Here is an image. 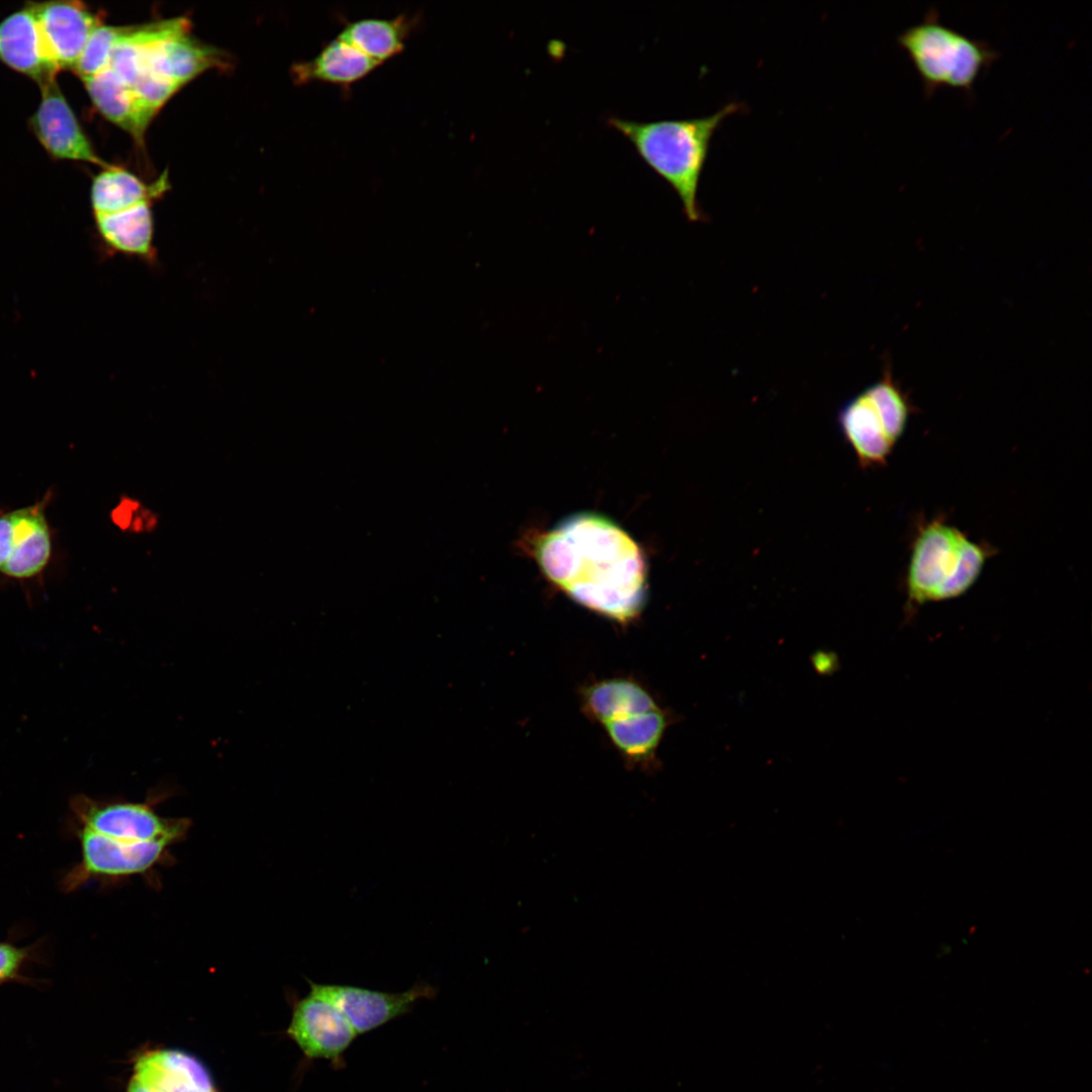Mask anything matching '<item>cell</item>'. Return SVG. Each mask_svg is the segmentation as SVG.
Instances as JSON below:
<instances>
[{
    "instance_id": "e0dca14e",
    "label": "cell",
    "mask_w": 1092,
    "mask_h": 1092,
    "mask_svg": "<svg viewBox=\"0 0 1092 1092\" xmlns=\"http://www.w3.org/2000/svg\"><path fill=\"white\" fill-rule=\"evenodd\" d=\"M216 49L190 36L189 31L157 42L150 51L148 71L181 88L203 72L224 64Z\"/></svg>"
},
{
    "instance_id": "6da1fadb",
    "label": "cell",
    "mask_w": 1092,
    "mask_h": 1092,
    "mask_svg": "<svg viewBox=\"0 0 1092 1092\" xmlns=\"http://www.w3.org/2000/svg\"><path fill=\"white\" fill-rule=\"evenodd\" d=\"M534 552L545 576L578 605L620 624L641 614L647 599L646 559L611 519L573 514L542 534Z\"/></svg>"
},
{
    "instance_id": "ffe728a7",
    "label": "cell",
    "mask_w": 1092,
    "mask_h": 1092,
    "mask_svg": "<svg viewBox=\"0 0 1092 1092\" xmlns=\"http://www.w3.org/2000/svg\"><path fill=\"white\" fill-rule=\"evenodd\" d=\"M415 17L361 18L347 22L337 37L380 65L399 55L416 24Z\"/></svg>"
},
{
    "instance_id": "3957f363",
    "label": "cell",
    "mask_w": 1092,
    "mask_h": 1092,
    "mask_svg": "<svg viewBox=\"0 0 1092 1092\" xmlns=\"http://www.w3.org/2000/svg\"><path fill=\"white\" fill-rule=\"evenodd\" d=\"M582 711L605 731L632 766L654 764L670 718L636 679L609 677L581 691Z\"/></svg>"
},
{
    "instance_id": "30bf717a",
    "label": "cell",
    "mask_w": 1092,
    "mask_h": 1092,
    "mask_svg": "<svg viewBox=\"0 0 1092 1092\" xmlns=\"http://www.w3.org/2000/svg\"><path fill=\"white\" fill-rule=\"evenodd\" d=\"M287 1034L308 1060H327L336 1068L357 1036L343 1013L311 991L294 1003Z\"/></svg>"
},
{
    "instance_id": "d6986e66",
    "label": "cell",
    "mask_w": 1092,
    "mask_h": 1092,
    "mask_svg": "<svg viewBox=\"0 0 1092 1092\" xmlns=\"http://www.w3.org/2000/svg\"><path fill=\"white\" fill-rule=\"evenodd\" d=\"M95 220L99 236L110 250L147 262L156 260L151 202L115 213L95 215Z\"/></svg>"
},
{
    "instance_id": "484cf974",
    "label": "cell",
    "mask_w": 1092,
    "mask_h": 1092,
    "mask_svg": "<svg viewBox=\"0 0 1092 1092\" xmlns=\"http://www.w3.org/2000/svg\"><path fill=\"white\" fill-rule=\"evenodd\" d=\"M811 662L816 672L822 675L832 674L839 668L838 657L831 651H816L811 656Z\"/></svg>"
},
{
    "instance_id": "9a60e30c",
    "label": "cell",
    "mask_w": 1092,
    "mask_h": 1092,
    "mask_svg": "<svg viewBox=\"0 0 1092 1092\" xmlns=\"http://www.w3.org/2000/svg\"><path fill=\"white\" fill-rule=\"evenodd\" d=\"M837 421L860 466L871 468L887 462L897 443L891 437L881 411L864 389L841 406Z\"/></svg>"
},
{
    "instance_id": "44dd1931",
    "label": "cell",
    "mask_w": 1092,
    "mask_h": 1092,
    "mask_svg": "<svg viewBox=\"0 0 1092 1092\" xmlns=\"http://www.w3.org/2000/svg\"><path fill=\"white\" fill-rule=\"evenodd\" d=\"M165 178L146 184L129 171L109 165L93 179L91 204L95 215L122 211L161 195Z\"/></svg>"
},
{
    "instance_id": "7402d4cb",
    "label": "cell",
    "mask_w": 1092,
    "mask_h": 1092,
    "mask_svg": "<svg viewBox=\"0 0 1092 1092\" xmlns=\"http://www.w3.org/2000/svg\"><path fill=\"white\" fill-rule=\"evenodd\" d=\"M864 390L881 411L888 431L897 443L903 436L914 408L906 391L894 378L891 366L887 364L881 378Z\"/></svg>"
},
{
    "instance_id": "277c9868",
    "label": "cell",
    "mask_w": 1092,
    "mask_h": 1092,
    "mask_svg": "<svg viewBox=\"0 0 1092 1092\" xmlns=\"http://www.w3.org/2000/svg\"><path fill=\"white\" fill-rule=\"evenodd\" d=\"M994 548L977 543L935 518L915 535L906 575L907 599L919 606L964 595L980 576Z\"/></svg>"
},
{
    "instance_id": "8992f818",
    "label": "cell",
    "mask_w": 1092,
    "mask_h": 1092,
    "mask_svg": "<svg viewBox=\"0 0 1092 1092\" xmlns=\"http://www.w3.org/2000/svg\"><path fill=\"white\" fill-rule=\"evenodd\" d=\"M165 792H154L142 803L97 800L76 795L70 801L72 825L131 842H162L172 845L183 840L191 827L184 817H164L155 806Z\"/></svg>"
},
{
    "instance_id": "cb8c5ba5",
    "label": "cell",
    "mask_w": 1092,
    "mask_h": 1092,
    "mask_svg": "<svg viewBox=\"0 0 1092 1092\" xmlns=\"http://www.w3.org/2000/svg\"><path fill=\"white\" fill-rule=\"evenodd\" d=\"M38 948L36 944L19 946L10 941H0V984L11 981L30 982L22 972L26 964L41 962Z\"/></svg>"
},
{
    "instance_id": "ac0fdd59",
    "label": "cell",
    "mask_w": 1092,
    "mask_h": 1092,
    "mask_svg": "<svg viewBox=\"0 0 1092 1092\" xmlns=\"http://www.w3.org/2000/svg\"><path fill=\"white\" fill-rule=\"evenodd\" d=\"M379 66L378 62L336 36L326 42L315 57L293 65L292 75L299 84L322 82L349 87Z\"/></svg>"
},
{
    "instance_id": "5bb4252c",
    "label": "cell",
    "mask_w": 1092,
    "mask_h": 1092,
    "mask_svg": "<svg viewBox=\"0 0 1092 1092\" xmlns=\"http://www.w3.org/2000/svg\"><path fill=\"white\" fill-rule=\"evenodd\" d=\"M0 62L39 86L56 79L59 70L47 54L29 4L0 22Z\"/></svg>"
},
{
    "instance_id": "603a6c76",
    "label": "cell",
    "mask_w": 1092,
    "mask_h": 1092,
    "mask_svg": "<svg viewBox=\"0 0 1092 1092\" xmlns=\"http://www.w3.org/2000/svg\"><path fill=\"white\" fill-rule=\"evenodd\" d=\"M125 26L100 24L90 35L74 72L85 81L109 67L110 58Z\"/></svg>"
},
{
    "instance_id": "d4e9b609",
    "label": "cell",
    "mask_w": 1092,
    "mask_h": 1092,
    "mask_svg": "<svg viewBox=\"0 0 1092 1092\" xmlns=\"http://www.w3.org/2000/svg\"><path fill=\"white\" fill-rule=\"evenodd\" d=\"M115 524L129 533L150 532L157 526V517L138 499L127 497L120 500L113 512Z\"/></svg>"
},
{
    "instance_id": "7a4b0ae2",
    "label": "cell",
    "mask_w": 1092,
    "mask_h": 1092,
    "mask_svg": "<svg viewBox=\"0 0 1092 1092\" xmlns=\"http://www.w3.org/2000/svg\"><path fill=\"white\" fill-rule=\"evenodd\" d=\"M743 108L742 103L730 102L713 114L697 118L647 122L610 116L607 121L674 189L686 217L697 222L705 219L698 190L712 136L727 116Z\"/></svg>"
},
{
    "instance_id": "8fae6325",
    "label": "cell",
    "mask_w": 1092,
    "mask_h": 1092,
    "mask_svg": "<svg viewBox=\"0 0 1092 1092\" xmlns=\"http://www.w3.org/2000/svg\"><path fill=\"white\" fill-rule=\"evenodd\" d=\"M41 99L29 123L46 151L55 159L92 163L108 167L96 154L57 80L41 86Z\"/></svg>"
},
{
    "instance_id": "7c38bea8",
    "label": "cell",
    "mask_w": 1092,
    "mask_h": 1092,
    "mask_svg": "<svg viewBox=\"0 0 1092 1092\" xmlns=\"http://www.w3.org/2000/svg\"><path fill=\"white\" fill-rule=\"evenodd\" d=\"M52 63L59 70H74L101 18L79 1L29 3Z\"/></svg>"
},
{
    "instance_id": "52a82bcc",
    "label": "cell",
    "mask_w": 1092,
    "mask_h": 1092,
    "mask_svg": "<svg viewBox=\"0 0 1092 1092\" xmlns=\"http://www.w3.org/2000/svg\"><path fill=\"white\" fill-rule=\"evenodd\" d=\"M72 832L80 844L81 858L59 881L65 893L76 892L93 881L114 882L146 875L172 858L166 843L124 841L75 825Z\"/></svg>"
},
{
    "instance_id": "2e32d148",
    "label": "cell",
    "mask_w": 1092,
    "mask_h": 1092,
    "mask_svg": "<svg viewBox=\"0 0 1092 1092\" xmlns=\"http://www.w3.org/2000/svg\"><path fill=\"white\" fill-rule=\"evenodd\" d=\"M83 82L96 109L142 144L158 112L146 105L109 68Z\"/></svg>"
},
{
    "instance_id": "5b68a950",
    "label": "cell",
    "mask_w": 1092,
    "mask_h": 1092,
    "mask_svg": "<svg viewBox=\"0 0 1092 1092\" xmlns=\"http://www.w3.org/2000/svg\"><path fill=\"white\" fill-rule=\"evenodd\" d=\"M897 42L919 75L925 96L942 87L961 89L971 95L980 73L1000 55L988 41L942 23L933 7L921 21L902 30Z\"/></svg>"
},
{
    "instance_id": "9c48e42d",
    "label": "cell",
    "mask_w": 1092,
    "mask_h": 1092,
    "mask_svg": "<svg viewBox=\"0 0 1092 1092\" xmlns=\"http://www.w3.org/2000/svg\"><path fill=\"white\" fill-rule=\"evenodd\" d=\"M308 983L312 993L328 999L343 1013L357 1035L408 1013L419 1000L432 999L437 994L436 989L426 982H418L397 993L349 985Z\"/></svg>"
},
{
    "instance_id": "4fadbf2b",
    "label": "cell",
    "mask_w": 1092,
    "mask_h": 1092,
    "mask_svg": "<svg viewBox=\"0 0 1092 1092\" xmlns=\"http://www.w3.org/2000/svg\"><path fill=\"white\" fill-rule=\"evenodd\" d=\"M126 1092H217L209 1071L193 1055L161 1049L134 1062Z\"/></svg>"
},
{
    "instance_id": "ba28073f",
    "label": "cell",
    "mask_w": 1092,
    "mask_h": 1092,
    "mask_svg": "<svg viewBox=\"0 0 1092 1092\" xmlns=\"http://www.w3.org/2000/svg\"><path fill=\"white\" fill-rule=\"evenodd\" d=\"M53 493L27 506L0 510V574L18 582L39 578L54 556V532L47 515Z\"/></svg>"
}]
</instances>
